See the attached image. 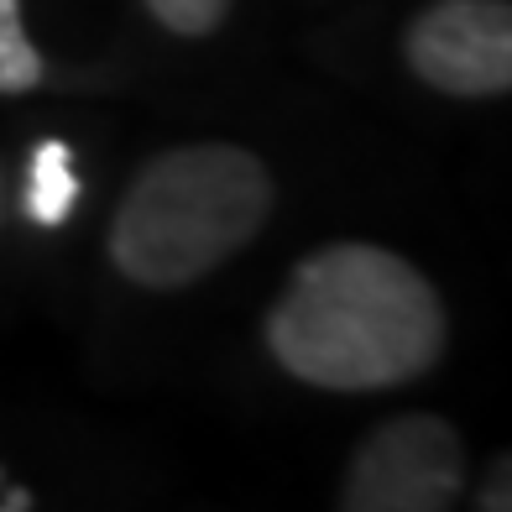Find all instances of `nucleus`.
<instances>
[{
  "label": "nucleus",
  "mask_w": 512,
  "mask_h": 512,
  "mask_svg": "<svg viewBox=\"0 0 512 512\" xmlns=\"http://www.w3.org/2000/svg\"><path fill=\"white\" fill-rule=\"evenodd\" d=\"M42 84V53L21 21V0H0V95H27Z\"/></svg>",
  "instance_id": "423d86ee"
},
{
  "label": "nucleus",
  "mask_w": 512,
  "mask_h": 512,
  "mask_svg": "<svg viewBox=\"0 0 512 512\" xmlns=\"http://www.w3.org/2000/svg\"><path fill=\"white\" fill-rule=\"evenodd\" d=\"M142 6L162 32L194 42V37H209V32L225 27V16L236 11V0H142Z\"/></svg>",
  "instance_id": "0eeeda50"
},
{
  "label": "nucleus",
  "mask_w": 512,
  "mask_h": 512,
  "mask_svg": "<svg viewBox=\"0 0 512 512\" xmlns=\"http://www.w3.org/2000/svg\"><path fill=\"white\" fill-rule=\"evenodd\" d=\"M277 209V178L241 142H183L142 162L105 230L110 267L136 288L183 293L241 256Z\"/></svg>",
  "instance_id": "f03ea898"
},
{
  "label": "nucleus",
  "mask_w": 512,
  "mask_h": 512,
  "mask_svg": "<svg viewBox=\"0 0 512 512\" xmlns=\"http://www.w3.org/2000/svg\"><path fill=\"white\" fill-rule=\"evenodd\" d=\"M465 492L460 429L439 413H398L377 424L340 476L351 512H439Z\"/></svg>",
  "instance_id": "7ed1b4c3"
},
{
  "label": "nucleus",
  "mask_w": 512,
  "mask_h": 512,
  "mask_svg": "<svg viewBox=\"0 0 512 512\" xmlns=\"http://www.w3.org/2000/svg\"><path fill=\"white\" fill-rule=\"evenodd\" d=\"M408 74L450 100H497L512 89L507 0H429L403 27Z\"/></svg>",
  "instance_id": "20e7f679"
},
{
  "label": "nucleus",
  "mask_w": 512,
  "mask_h": 512,
  "mask_svg": "<svg viewBox=\"0 0 512 512\" xmlns=\"http://www.w3.org/2000/svg\"><path fill=\"white\" fill-rule=\"evenodd\" d=\"M267 356L314 392L366 398L424 382L445 361V298L403 251L335 241L293 267L262 319Z\"/></svg>",
  "instance_id": "f257e3e1"
},
{
  "label": "nucleus",
  "mask_w": 512,
  "mask_h": 512,
  "mask_svg": "<svg viewBox=\"0 0 512 512\" xmlns=\"http://www.w3.org/2000/svg\"><path fill=\"white\" fill-rule=\"evenodd\" d=\"M74 168H68V147L63 142H42L32 157V178H27V209L42 225H58L68 209H74Z\"/></svg>",
  "instance_id": "39448f33"
}]
</instances>
